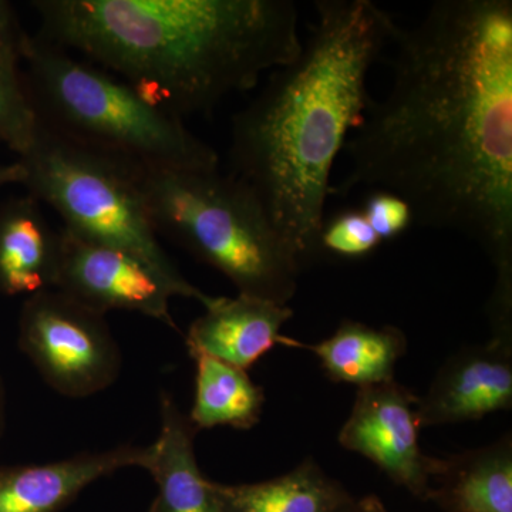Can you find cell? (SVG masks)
<instances>
[{"instance_id":"8992f818","label":"cell","mask_w":512,"mask_h":512,"mask_svg":"<svg viewBox=\"0 0 512 512\" xmlns=\"http://www.w3.org/2000/svg\"><path fill=\"white\" fill-rule=\"evenodd\" d=\"M23 184L62 217L79 237L120 249L150 266L175 296L202 306L212 296L188 282L164 251L138 187L134 165L67 140L39 121L35 138L19 157Z\"/></svg>"},{"instance_id":"52a82bcc","label":"cell","mask_w":512,"mask_h":512,"mask_svg":"<svg viewBox=\"0 0 512 512\" xmlns=\"http://www.w3.org/2000/svg\"><path fill=\"white\" fill-rule=\"evenodd\" d=\"M19 345L43 380L72 399L103 392L120 375L119 345L104 315L57 289L26 299Z\"/></svg>"},{"instance_id":"d6986e66","label":"cell","mask_w":512,"mask_h":512,"mask_svg":"<svg viewBox=\"0 0 512 512\" xmlns=\"http://www.w3.org/2000/svg\"><path fill=\"white\" fill-rule=\"evenodd\" d=\"M37 126L22 69L0 55V144L20 157L32 144Z\"/></svg>"},{"instance_id":"603a6c76","label":"cell","mask_w":512,"mask_h":512,"mask_svg":"<svg viewBox=\"0 0 512 512\" xmlns=\"http://www.w3.org/2000/svg\"><path fill=\"white\" fill-rule=\"evenodd\" d=\"M336 512H390L386 505L376 497V495H366V497H352L342 505Z\"/></svg>"},{"instance_id":"2e32d148","label":"cell","mask_w":512,"mask_h":512,"mask_svg":"<svg viewBox=\"0 0 512 512\" xmlns=\"http://www.w3.org/2000/svg\"><path fill=\"white\" fill-rule=\"evenodd\" d=\"M292 346L311 350L330 382L362 389L394 380L397 362L406 355L407 338L396 326L345 319L328 339L316 345L293 340Z\"/></svg>"},{"instance_id":"4fadbf2b","label":"cell","mask_w":512,"mask_h":512,"mask_svg":"<svg viewBox=\"0 0 512 512\" xmlns=\"http://www.w3.org/2000/svg\"><path fill=\"white\" fill-rule=\"evenodd\" d=\"M161 429L147 471L158 493L148 512H220L214 481L202 474L195 457L198 431L170 393L160 394Z\"/></svg>"},{"instance_id":"cb8c5ba5","label":"cell","mask_w":512,"mask_h":512,"mask_svg":"<svg viewBox=\"0 0 512 512\" xmlns=\"http://www.w3.org/2000/svg\"><path fill=\"white\" fill-rule=\"evenodd\" d=\"M25 168L20 161L10 164H0V190L6 185L23 184Z\"/></svg>"},{"instance_id":"d4e9b609","label":"cell","mask_w":512,"mask_h":512,"mask_svg":"<svg viewBox=\"0 0 512 512\" xmlns=\"http://www.w3.org/2000/svg\"><path fill=\"white\" fill-rule=\"evenodd\" d=\"M5 426V394H3L2 383H0V434Z\"/></svg>"},{"instance_id":"5bb4252c","label":"cell","mask_w":512,"mask_h":512,"mask_svg":"<svg viewBox=\"0 0 512 512\" xmlns=\"http://www.w3.org/2000/svg\"><path fill=\"white\" fill-rule=\"evenodd\" d=\"M59 231H53L33 195L0 205V293L35 295L53 289Z\"/></svg>"},{"instance_id":"ac0fdd59","label":"cell","mask_w":512,"mask_h":512,"mask_svg":"<svg viewBox=\"0 0 512 512\" xmlns=\"http://www.w3.org/2000/svg\"><path fill=\"white\" fill-rule=\"evenodd\" d=\"M195 362V396L190 419L195 430L228 426L251 430L264 410L265 393L247 370L207 355L191 356Z\"/></svg>"},{"instance_id":"5b68a950","label":"cell","mask_w":512,"mask_h":512,"mask_svg":"<svg viewBox=\"0 0 512 512\" xmlns=\"http://www.w3.org/2000/svg\"><path fill=\"white\" fill-rule=\"evenodd\" d=\"M23 63L37 120L67 140L136 167L220 165L217 151L192 134L183 119L100 66L40 36L30 37Z\"/></svg>"},{"instance_id":"9c48e42d","label":"cell","mask_w":512,"mask_h":512,"mask_svg":"<svg viewBox=\"0 0 512 512\" xmlns=\"http://www.w3.org/2000/svg\"><path fill=\"white\" fill-rule=\"evenodd\" d=\"M417 403L419 397L396 380L357 389L339 443L372 461L414 497L429 501L441 458L421 450Z\"/></svg>"},{"instance_id":"6da1fadb","label":"cell","mask_w":512,"mask_h":512,"mask_svg":"<svg viewBox=\"0 0 512 512\" xmlns=\"http://www.w3.org/2000/svg\"><path fill=\"white\" fill-rule=\"evenodd\" d=\"M393 84L348 138L357 188L399 195L420 227L474 239L493 262L488 306L512 309V2L439 0L393 39Z\"/></svg>"},{"instance_id":"7402d4cb","label":"cell","mask_w":512,"mask_h":512,"mask_svg":"<svg viewBox=\"0 0 512 512\" xmlns=\"http://www.w3.org/2000/svg\"><path fill=\"white\" fill-rule=\"evenodd\" d=\"M30 37L20 25L12 3L0 0V55L22 66Z\"/></svg>"},{"instance_id":"7a4b0ae2","label":"cell","mask_w":512,"mask_h":512,"mask_svg":"<svg viewBox=\"0 0 512 512\" xmlns=\"http://www.w3.org/2000/svg\"><path fill=\"white\" fill-rule=\"evenodd\" d=\"M292 63L272 72L232 119L229 167L265 208L302 266L320 255L330 178L372 97L367 76L399 25L372 0H316Z\"/></svg>"},{"instance_id":"7c38bea8","label":"cell","mask_w":512,"mask_h":512,"mask_svg":"<svg viewBox=\"0 0 512 512\" xmlns=\"http://www.w3.org/2000/svg\"><path fill=\"white\" fill-rule=\"evenodd\" d=\"M204 308L185 336L190 356L207 355L248 370L276 345L291 340L281 335L293 316L291 306L238 293L235 298L212 296Z\"/></svg>"},{"instance_id":"ffe728a7","label":"cell","mask_w":512,"mask_h":512,"mask_svg":"<svg viewBox=\"0 0 512 512\" xmlns=\"http://www.w3.org/2000/svg\"><path fill=\"white\" fill-rule=\"evenodd\" d=\"M382 244L363 211L349 208L323 222L319 252L350 261L367 258Z\"/></svg>"},{"instance_id":"e0dca14e","label":"cell","mask_w":512,"mask_h":512,"mask_svg":"<svg viewBox=\"0 0 512 512\" xmlns=\"http://www.w3.org/2000/svg\"><path fill=\"white\" fill-rule=\"evenodd\" d=\"M220 512H336L352 494L313 458L284 476L254 484L214 483Z\"/></svg>"},{"instance_id":"3957f363","label":"cell","mask_w":512,"mask_h":512,"mask_svg":"<svg viewBox=\"0 0 512 512\" xmlns=\"http://www.w3.org/2000/svg\"><path fill=\"white\" fill-rule=\"evenodd\" d=\"M37 36L83 53L178 119L302 52L291 0H37Z\"/></svg>"},{"instance_id":"8fae6325","label":"cell","mask_w":512,"mask_h":512,"mask_svg":"<svg viewBox=\"0 0 512 512\" xmlns=\"http://www.w3.org/2000/svg\"><path fill=\"white\" fill-rule=\"evenodd\" d=\"M153 446H119L55 463L0 467V512H60L94 481L127 467L146 470Z\"/></svg>"},{"instance_id":"30bf717a","label":"cell","mask_w":512,"mask_h":512,"mask_svg":"<svg viewBox=\"0 0 512 512\" xmlns=\"http://www.w3.org/2000/svg\"><path fill=\"white\" fill-rule=\"evenodd\" d=\"M512 407V340L458 350L419 397L421 429L480 420Z\"/></svg>"},{"instance_id":"9a60e30c","label":"cell","mask_w":512,"mask_h":512,"mask_svg":"<svg viewBox=\"0 0 512 512\" xmlns=\"http://www.w3.org/2000/svg\"><path fill=\"white\" fill-rule=\"evenodd\" d=\"M429 501L444 512H512L510 434L490 446L441 458Z\"/></svg>"},{"instance_id":"277c9868","label":"cell","mask_w":512,"mask_h":512,"mask_svg":"<svg viewBox=\"0 0 512 512\" xmlns=\"http://www.w3.org/2000/svg\"><path fill=\"white\" fill-rule=\"evenodd\" d=\"M158 234L227 276L239 295L288 305L302 264L251 188L220 165L148 168L134 165Z\"/></svg>"},{"instance_id":"44dd1931","label":"cell","mask_w":512,"mask_h":512,"mask_svg":"<svg viewBox=\"0 0 512 512\" xmlns=\"http://www.w3.org/2000/svg\"><path fill=\"white\" fill-rule=\"evenodd\" d=\"M360 210L382 242L400 237L414 224L410 205L392 192L370 191Z\"/></svg>"},{"instance_id":"ba28073f","label":"cell","mask_w":512,"mask_h":512,"mask_svg":"<svg viewBox=\"0 0 512 512\" xmlns=\"http://www.w3.org/2000/svg\"><path fill=\"white\" fill-rule=\"evenodd\" d=\"M53 289L86 308L137 312L178 330L170 311L173 289L136 256L99 242L59 231Z\"/></svg>"}]
</instances>
